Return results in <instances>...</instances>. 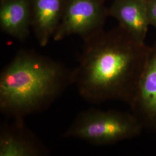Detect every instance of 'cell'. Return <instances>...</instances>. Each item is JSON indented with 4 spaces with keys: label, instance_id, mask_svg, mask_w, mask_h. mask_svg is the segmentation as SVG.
Listing matches in <instances>:
<instances>
[{
    "label": "cell",
    "instance_id": "obj_3",
    "mask_svg": "<svg viewBox=\"0 0 156 156\" xmlns=\"http://www.w3.org/2000/svg\"><path fill=\"white\" fill-rule=\"evenodd\" d=\"M144 129L131 111L91 109L79 113L62 137L106 146L136 138Z\"/></svg>",
    "mask_w": 156,
    "mask_h": 156
},
{
    "label": "cell",
    "instance_id": "obj_2",
    "mask_svg": "<svg viewBox=\"0 0 156 156\" xmlns=\"http://www.w3.org/2000/svg\"><path fill=\"white\" fill-rule=\"evenodd\" d=\"M72 69L34 53L21 51L0 74V111L11 119L48 109L72 85Z\"/></svg>",
    "mask_w": 156,
    "mask_h": 156
},
{
    "label": "cell",
    "instance_id": "obj_10",
    "mask_svg": "<svg viewBox=\"0 0 156 156\" xmlns=\"http://www.w3.org/2000/svg\"><path fill=\"white\" fill-rule=\"evenodd\" d=\"M146 6L150 26L156 30V0H146Z\"/></svg>",
    "mask_w": 156,
    "mask_h": 156
},
{
    "label": "cell",
    "instance_id": "obj_8",
    "mask_svg": "<svg viewBox=\"0 0 156 156\" xmlns=\"http://www.w3.org/2000/svg\"><path fill=\"white\" fill-rule=\"evenodd\" d=\"M62 0H35L34 27L39 44L45 46L58 28Z\"/></svg>",
    "mask_w": 156,
    "mask_h": 156
},
{
    "label": "cell",
    "instance_id": "obj_9",
    "mask_svg": "<svg viewBox=\"0 0 156 156\" xmlns=\"http://www.w3.org/2000/svg\"><path fill=\"white\" fill-rule=\"evenodd\" d=\"M28 0H9L1 6L0 24L6 33L17 39L26 38L28 34Z\"/></svg>",
    "mask_w": 156,
    "mask_h": 156
},
{
    "label": "cell",
    "instance_id": "obj_5",
    "mask_svg": "<svg viewBox=\"0 0 156 156\" xmlns=\"http://www.w3.org/2000/svg\"><path fill=\"white\" fill-rule=\"evenodd\" d=\"M102 20V9L98 0H70L53 38L59 41L73 34L91 35L99 27Z\"/></svg>",
    "mask_w": 156,
    "mask_h": 156
},
{
    "label": "cell",
    "instance_id": "obj_7",
    "mask_svg": "<svg viewBox=\"0 0 156 156\" xmlns=\"http://www.w3.org/2000/svg\"><path fill=\"white\" fill-rule=\"evenodd\" d=\"M111 13L119 22L121 28L137 42L145 44L150 26L146 0H115Z\"/></svg>",
    "mask_w": 156,
    "mask_h": 156
},
{
    "label": "cell",
    "instance_id": "obj_1",
    "mask_svg": "<svg viewBox=\"0 0 156 156\" xmlns=\"http://www.w3.org/2000/svg\"><path fill=\"white\" fill-rule=\"evenodd\" d=\"M149 46L123 28L97 37L72 69V84L91 104L120 101L129 105L147 58Z\"/></svg>",
    "mask_w": 156,
    "mask_h": 156
},
{
    "label": "cell",
    "instance_id": "obj_6",
    "mask_svg": "<svg viewBox=\"0 0 156 156\" xmlns=\"http://www.w3.org/2000/svg\"><path fill=\"white\" fill-rule=\"evenodd\" d=\"M0 127V156H46L50 153L42 141L29 129L24 119H12Z\"/></svg>",
    "mask_w": 156,
    "mask_h": 156
},
{
    "label": "cell",
    "instance_id": "obj_4",
    "mask_svg": "<svg viewBox=\"0 0 156 156\" xmlns=\"http://www.w3.org/2000/svg\"><path fill=\"white\" fill-rule=\"evenodd\" d=\"M129 106L144 129L156 133V42L149 46L145 67Z\"/></svg>",
    "mask_w": 156,
    "mask_h": 156
}]
</instances>
